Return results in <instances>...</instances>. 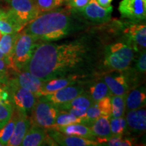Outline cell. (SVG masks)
I'll return each instance as SVG.
<instances>
[{
    "instance_id": "6da1fadb",
    "label": "cell",
    "mask_w": 146,
    "mask_h": 146,
    "mask_svg": "<svg viewBox=\"0 0 146 146\" xmlns=\"http://www.w3.org/2000/svg\"><path fill=\"white\" fill-rule=\"evenodd\" d=\"M105 39L90 31L60 44L42 42L23 70L43 81L68 75L93 78L102 73Z\"/></svg>"
},
{
    "instance_id": "7a4b0ae2",
    "label": "cell",
    "mask_w": 146,
    "mask_h": 146,
    "mask_svg": "<svg viewBox=\"0 0 146 146\" xmlns=\"http://www.w3.org/2000/svg\"><path fill=\"white\" fill-rule=\"evenodd\" d=\"M91 23L68 8L40 14L22 30L42 42L59 41L89 27Z\"/></svg>"
},
{
    "instance_id": "3957f363",
    "label": "cell",
    "mask_w": 146,
    "mask_h": 146,
    "mask_svg": "<svg viewBox=\"0 0 146 146\" xmlns=\"http://www.w3.org/2000/svg\"><path fill=\"white\" fill-rule=\"evenodd\" d=\"M137 54L132 43L123 34L116 41L106 43L104 47L102 73L129 68L134 62Z\"/></svg>"
},
{
    "instance_id": "277c9868",
    "label": "cell",
    "mask_w": 146,
    "mask_h": 146,
    "mask_svg": "<svg viewBox=\"0 0 146 146\" xmlns=\"http://www.w3.org/2000/svg\"><path fill=\"white\" fill-rule=\"evenodd\" d=\"M40 43L39 40L31 35L22 31L18 33L10 58L12 71L23 70Z\"/></svg>"
},
{
    "instance_id": "5b68a950",
    "label": "cell",
    "mask_w": 146,
    "mask_h": 146,
    "mask_svg": "<svg viewBox=\"0 0 146 146\" xmlns=\"http://www.w3.org/2000/svg\"><path fill=\"white\" fill-rule=\"evenodd\" d=\"M59 110L56 105L39 97L30 115L31 123L48 129L55 125Z\"/></svg>"
},
{
    "instance_id": "8992f818",
    "label": "cell",
    "mask_w": 146,
    "mask_h": 146,
    "mask_svg": "<svg viewBox=\"0 0 146 146\" xmlns=\"http://www.w3.org/2000/svg\"><path fill=\"white\" fill-rule=\"evenodd\" d=\"M8 16L24 29L27 24L40 15L33 0H9Z\"/></svg>"
},
{
    "instance_id": "52a82bcc",
    "label": "cell",
    "mask_w": 146,
    "mask_h": 146,
    "mask_svg": "<svg viewBox=\"0 0 146 146\" xmlns=\"http://www.w3.org/2000/svg\"><path fill=\"white\" fill-rule=\"evenodd\" d=\"M8 85L14 109L20 114L30 116L37 97L31 91L21 87L9 78Z\"/></svg>"
},
{
    "instance_id": "ba28073f",
    "label": "cell",
    "mask_w": 146,
    "mask_h": 146,
    "mask_svg": "<svg viewBox=\"0 0 146 146\" xmlns=\"http://www.w3.org/2000/svg\"><path fill=\"white\" fill-rule=\"evenodd\" d=\"M91 24H104L110 21L113 12L112 5L104 8L96 0H90L88 4L83 8L72 10Z\"/></svg>"
},
{
    "instance_id": "9c48e42d",
    "label": "cell",
    "mask_w": 146,
    "mask_h": 146,
    "mask_svg": "<svg viewBox=\"0 0 146 146\" xmlns=\"http://www.w3.org/2000/svg\"><path fill=\"white\" fill-rule=\"evenodd\" d=\"M118 11L121 18L133 23H141L146 18V0H122Z\"/></svg>"
},
{
    "instance_id": "30bf717a",
    "label": "cell",
    "mask_w": 146,
    "mask_h": 146,
    "mask_svg": "<svg viewBox=\"0 0 146 146\" xmlns=\"http://www.w3.org/2000/svg\"><path fill=\"white\" fill-rule=\"evenodd\" d=\"M88 81H89L78 82L76 83L72 84V85L64 87L62 89L54 91V93H52L50 94L40 97L55 105L65 103V102L70 101L74 98L83 94L86 89L85 86Z\"/></svg>"
},
{
    "instance_id": "8fae6325",
    "label": "cell",
    "mask_w": 146,
    "mask_h": 146,
    "mask_svg": "<svg viewBox=\"0 0 146 146\" xmlns=\"http://www.w3.org/2000/svg\"><path fill=\"white\" fill-rule=\"evenodd\" d=\"M122 33L131 41L137 52L145 50L146 26L145 24L129 21L123 24Z\"/></svg>"
},
{
    "instance_id": "7c38bea8",
    "label": "cell",
    "mask_w": 146,
    "mask_h": 146,
    "mask_svg": "<svg viewBox=\"0 0 146 146\" xmlns=\"http://www.w3.org/2000/svg\"><path fill=\"white\" fill-rule=\"evenodd\" d=\"M101 74L99 78L106 84L112 95L123 96L127 95L131 90L129 81L123 71H111Z\"/></svg>"
},
{
    "instance_id": "4fadbf2b",
    "label": "cell",
    "mask_w": 146,
    "mask_h": 146,
    "mask_svg": "<svg viewBox=\"0 0 146 146\" xmlns=\"http://www.w3.org/2000/svg\"><path fill=\"white\" fill-rule=\"evenodd\" d=\"M89 80H90V78H86L79 75H68L44 81L41 89L38 93L36 96L38 98L40 96H46V95L52 94L54 91L62 89L72 84L76 83L78 82L87 81Z\"/></svg>"
},
{
    "instance_id": "5bb4252c",
    "label": "cell",
    "mask_w": 146,
    "mask_h": 146,
    "mask_svg": "<svg viewBox=\"0 0 146 146\" xmlns=\"http://www.w3.org/2000/svg\"><path fill=\"white\" fill-rule=\"evenodd\" d=\"M45 145H56L57 143L48 135L46 129L31 124L23 138L21 145L40 146Z\"/></svg>"
},
{
    "instance_id": "9a60e30c",
    "label": "cell",
    "mask_w": 146,
    "mask_h": 146,
    "mask_svg": "<svg viewBox=\"0 0 146 146\" xmlns=\"http://www.w3.org/2000/svg\"><path fill=\"white\" fill-rule=\"evenodd\" d=\"M8 81V78L0 80V129L10 119L14 110Z\"/></svg>"
},
{
    "instance_id": "2e32d148",
    "label": "cell",
    "mask_w": 146,
    "mask_h": 146,
    "mask_svg": "<svg viewBox=\"0 0 146 146\" xmlns=\"http://www.w3.org/2000/svg\"><path fill=\"white\" fill-rule=\"evenodd\" d=\"M12 76H10L9 75V78L15 82L21 87L31 91L36 96H37L38 93L42 88L44 81H41L39 78L25 70L18 71V72L12 71Z\"/></svg>"
},
{
    "instance_id": "e0dca14e",
    "label": "cell",
    "mask_w": 146,
    "mask_h": 146,
    "mask_svg": "<svg viewBox=\"0 0 146 146\" xmlns=\"http://www.w3.org/2000/svg\"><path fill=\"white\" fill-rule=\"evenodd\" d=\"M125 120L127 132L135 135L143 134L146 130V111L143 108L127 111Z\"/></svg>"
},
{
    "instance_id": "ac0fdd59",
    "label": "cell",
    "mask_w": 146,
    "mask_h": 146,
    "mask_svg": "<svg viewBox=\"0 0 146 146\" xmlns=\"http://www.w3.org/2000/svg\"><path fill=\"white\" fill-rule=\"evenodd\" d=\"M48 135L58 145L63 146H96L98 142L74 135H67L54 129H47Z\"/></svg>"
},
{
    "instance_id": "d6986e66",
    "label": "cell",
    "mask_w": 146,
    "mask_h": 146,
    "mask_svg": "<svg viewBox=\"0 0 146 146\" xmlns=\"http://www.w3.org/2000/svg\"><path fill=\"white\" fill-rule=\"evenodd\" d=\"M18 118L16 120L13 133L7 143V145L8 146L21 145L23 138L25 137V135L27 134V131H29L31 125L30 116L20 114L18 112Z\"/></svg>"
},
{
    "instance_id": "ffe728a7",
    "label": "cell",
    "mask_w": 146,
    "mask_h": 146,
    "mask_svg": "<svg viewBox=\"0 0 146 146\" xmlns=\"http://www.w3.org/2000/svg\"><path fill=\"white\" fill-rule=\"evenodd\" d=\"M110 116H101L95 120L89 127L96 137L98 145L105 142L112 136L110 125Z\"/></svg>"
},
{
    "instance_id": "44dd1931",
    "label": "cell",
    "mask_w": 146,
    "mask_h": 146,
    "mask_svg": "<svg viewBox=\"0 0 146 146\" xmlns=\"http://www.w3.org/2000/svg\"><path fill=\"white\" fill-rule=\"evenodd\" d=\"M146 94L145 85L131 89L126 95V112L145 106Z\"/></svg>"
},
{
    "instance_id": "7402d4cb",
    "label": "cell",
    "mask_w": 146,
    "mask_h": 146,
    "mask_svg": "<svg viewBox=\"0 0 146 146\" xmlns=\"http://www.w3.org/2000/svg\"><path fill=\"white\" fill-rule=\"evenodd\" d=\"M67 135H74L86 138L87 139L96 141V137L93 134L92 131L87 126L81 123H74L66 126H60L52 128Z\"/></svg>"
},
{
    "instance_id": "603a6c76",
    "label": "cell",
    "mask_w": 146,
    "mask_h": 146,
    "mask_svg": "<svg viewBox=\"0 0 146 146\" xmlns=\"http://www.w3.org/2000/svg\"><path fill=\"white\" fill-rule=\"evenodd\" d=\"M87 89H85V91L94 102L112 95L106 84L100 78L97 80H90L87 82Z\"/></svg>"
},
{
    "instance_id": "cb8c5ba5",
    "label": "cell",
    "mask_w": 146,
    "mask_h": 146,
    "mask_svg": "<svg viewBox=\"0 0 146 146\" xmlns=\"http://www.w3.org/2000/svg\"><path fill=\"white\" fill-rule=\"evenodd\" d=\"M94 103L87 91H85L83 94L74 98L70 101L56 105L59 110L67 111L70 108H79L87 110ZM55 105V104H54Z\"/></svg>"
},
{
    "instance_id": "d4e9b609",
    "label": "cell",
    "mask_w": 146,
    "mask_h": 146,
    "mask_svg": "<svg viewBox=\"0 0 146 146\" xmlns=\"http://www.w3.org/2000/svg\"><path fill=\"white\" fill-rule=\"evenodd\" d=\"M126 95L115 96L111 95L110 100L112 105V113L110 118H118L125 116L126 112Z\"/></svg>"
},
{
    "instance_id": "484cf974",
    "label": "cell",
    "mask_w": 146,
    "mask_h": 146,
    "mask_svg": "<svg viewBox=\"0 0 146 146\" xmlns=\"http://www.w3.org/2000/svg\"><path fill=\"white\" fill-rule=\"evenodd\" d=\"M18 116L17 111L14 109L10 119L0 129V143L2 144V145H7L9 139L13 133Z\"/></svg>"
},
{
    "instance_id": "4316f807",
    "label": "cell",
    "mask_w": 146,
    "mask_h": 146,
    "mask_svg": "<svg viewBox=\"0 0 146 146\" xmlns=\"http://www.w3.org/2000/svg\"><path fill=\"white\" fill-rule=\"evenodd\" d=\"M18 35V33L3 34V36L0 40V51L5 57L10 60V58Z\"/></svg>"
},
{
    "instance_id": "83f0119b",
    "label": "cell",
    "mask_w": 146,
    "mask_h": 146,
    "mask_svg": "<svg viewBox=\"0 0 146 146\" xmlns=\"http://www.w3.org/2000/svg\"><path fill=\"white\" fill-rule=\"evenodd\" d=\"M40 14L59 8L66 3L64 0H33Z\"/></svg>"
},
{
    "instance_id": "f1b7e54d",
    "label": "cell",
    "mask_w": 146,
    "mask_h": 146,
    "mask_svg": "<svg viewBox=\"0 0 146 146\" xmlns=\"http://www.w3.org/2000/svg\"><path fill=\"white\" fill-rule=\"evenodd\" d=\"M82 118L77 117L66 111L59 110L55 120V125L52 128L60 126H66L74 123H81ZM52 129V128H51Z\"/></svg>"
},
{
    "instance_id": "f546056e",
    "label": "cell",
    "mask_w": 146,
    "mask_h": 146,
    "mask_svg": "<svg viewBox=\"0 0 146 146\" xmlns=\"http://www.w3.org/2000/svg\"><path fill=\"white\" fill-rule=\"evenodd\" d=\"M110 125L112 136L123 135L127 133V123L124 116L110 118Z\"/></svg>"
},
{
    "instance_id": "4dcf8cb0",
    "label": "cell",
    "mask_w": 146,
    "mask_h": 146,
    "mask_svg": "<svg viewBox=\"0 0 146 146\" xmlns=\"http://www.w3.org/2000/svg\"><path fill=\"white\" fill-rule=\"evenodd\" d=\"M23 29V27L16 24L8 16L3 19H0V31L3 34L18 33Z\"/></svg>"
},
{
    "instance_id": "1f68e13d",
    "label": "cell",
    "mask_w": 146,
    "mask_h": 146,
    "mask_svg": "<svg viewBox=\"0 0 146 146\" xmlns=\"http://www.w3.org/2000/svg\"><path fill=\"white\" fill-rule=\"evenodd\" d=\"M135 64L133 68L139 74L143 75L146 72V52L145 50L140 51L137 54L134 60Z\"/></svg>"
},
{
    "instance_id": "d6a6232c",
    "label": "cell",
    "mask_w": 146,
    "mask_h": 146,
    "mask_svg": "<svg viewBox=\"0 0 146 146\" xmlns=\"http://www.w3.org/2000/svg\"><path fill=\"white\" fill-rule=\"evenodd\" d=\"M132 145H133V141L129 139L123 138V135L112 136L101 144V145L109 146H131Z\"/></svg>"
},
{
    "instance_id": "836d02e7",
    "label": "cell",
    "mask_w": 146,
    "mask_h": 146,
    "mask_svg": "<svg viewBox=\"0 0 146 146\" xmlns=\"http://www.w3.org/2000/svg\"><path fill=\"white\" fill-rule=\"evenodd\" d=\"M99 108L102 116H109L110 117L112 113V105H111L110 96H106L96 102Z\"/></svg>"
},
{
    "instance_id": "e575fe53",
    "label": "cell",
    "mask_w": 146,
    "mask_h": 146,
    "mask_svg": "<svg viewBox=\"0 0 146 146\" xmlns=\"http://www.w3.org/2000/svg\"><path fill=\"white\" fill-rule=\"evenodd\" d=\"M10 70L12 71V64L10 60L0 59V80L8 78Z\"/></svg>"
},
{
    "instance_id": "d590c367",
    "label": "cell",
    "mask_w": 146,
    "mask_h": 146,
    "mask_svg": "<svg viewBox=\"0 0 146 146\" xmlns=\"http://www.w3.org/2000/svg\"><path fill=\"white\" fill-rule=\"evenodd\" d=\"M89 1L90 0H68L66 3L72 10H77L86 6Z\"/></svg>"
},
{
    "instance_id": "8d00e7d4",
    "label": "cell",
    "mask_w": 146,
    "mask_h": 146,
    "mask_svg": "<svg viewBox=\"0 0 146 146\" xmlns=\"http://www.w3.org/2000/svg\"><path fill=\"white\" fill-rule=\"evenodd\" d=\"M86 110H84V109L70 108L66 112L70 113V114L74 115V116H77V117L83 118L85 117V114H86Z\"/></svg>"
},
{
    "instance_id": "74e56055",
    "label": "cell",
    "mask_w": 146,
    "mask_h": 146,
    "mask_svg": "<svg viewBox=\"0 0 146 146\" xmlns=\"http://www.w3.org/2000/svg\"><path fill=\"white\" fill-rule=\"evenodd\" d=\"M96 1L102 7L107 8V7L111 5V3L112 2L113 0H96Z\"/></svg>"
},
{
    "instance_id": "f35d334b",
    "label": "cell",
    "mask_w": 146,
    "mask_h": 146,
    "mask_svg": "<svg viewBox=\"0 0 146 146\" xmlns=\"http://www.w3.org/2000/svg\"><path fill=\"white\" fill-rule=\"evenodd\" d=\"M8 16V10H3L0 8V19L6 18Z\"/></svg>"
},
{
    "instance_id": "ab89813d",
    "label": "cell",
    "mask_w": 146,
    "mask_h": 146,
    "mask_svg": "<svg viewBox=\"0 0 146 146\" xmlns=\"http://www.w3.org/2000/svg\"><path fill=\"white\" fill-rule=\"evenodd\" d=\"M0 59H6V60H10L8 59V58H7L6 57H5L4 55H3L2 53H1V51H0Z\"/></svg>"
},
{
    "instance_id": "60d3db41",
    "label": "cell",
    "mask_w": 146,
    "mask_h": 146,
    "mask_svg": "<svg viewBox=\"0 0 146 146\" xmlns=\"http://www.w3.org/2000/svg\"><path fill=\"white\" fill-rule=\"evenodd\" d=\"M3 35V33L1 32V31H0V40H1V37H2Z\"/></svg>"
},
{
    "instance_id": "b9f144b4",
    "label": "cell",
    "mask_w": 146,
    "mask_h": 146,
    "mask_svg": "<svg viewBox=\"0 0 146 146\" xmlns=\"http://www.w3.org/2000/svg\"><path fill=\"white\" fill-rule=\"evenodd\" d=\"M3 1H8V2L9 0H3Z\"/></svg>"
},
{
    "instance_id": "7bdbcfd3",
    "label": "cell",
    "mask_w": 146,
    "mask_h": 146,
    "mask_svg": "<svg viewBox=\"0 0 146 146\" xmlns=\"http://www.w3.org/2000/svg\"><path fill=\"white\" fill-rule=\"evenodd\" d=\"M64 1H66V2H67V1H68V0H64Z\"/></svg>"
},
{
    "instance_id": "ee69618b",
    "label": "cell",
    "mask_w": 146,
    "mask_h": 146,
    "mask_svg": "<svg viewBox=\"0 0 146 146\" xmlns=\"http://www.w3.org/2000/svg\"><path fill=\"white\" fill-rule=\"evenodd\" d=\"M1 145H2V144H1V143H0V146H1Z\"/></svg>"
}]
</instances>
